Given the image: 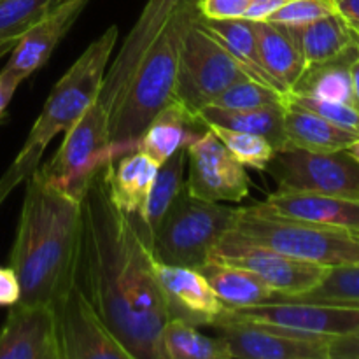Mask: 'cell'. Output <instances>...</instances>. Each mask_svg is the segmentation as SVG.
<instances>
[{"label":"cell","mask_w":359,"mask_h":359,"mask_svg":"<svg viewBox=\"0 0 359 359\" xmlns=\"http://www.w3.org/2000/svg\"><path fill=\"white\" fill-rule=\"evenodd\" d=\"M351 81H353V102L359 111V56L351 65Z\"/></svg>","instance_id":"obj_44"},{"label":"cell","mask_w":359,"mask_h":359,"mask_svg":"<svg viewBox=\"0 0 359 359\" xmlns=\"http://www.w3.org/2000/svg\"><path fill=\"white\" fill-rule=\"evenodd\" d=\"M297 300L359 305V265L332 266L314 290Z\"/></svg>","instance_id":"obj_32"},{"label":"cell","mask_w":359,"mask_h":359,"mask_svg":"<svg viewBox=\"0 0 359 359\" xmlns=\"http://www.w3.org/2000/svg\"><path fill=\"white\" fill-rule=\"evenodd\" d=\"M238 210L196 198L184 186L151 237V255L165 265L200 269L214 245L233 228Z\"/></svg>","instance_id":"obj_6"},{"label":"cell","mask_w":359,"mask_h":359,"mask_svg":"<svg viewBox=\"0 0 359 359\" xmlns=\"http://www.w3.org/2000/svg\"><path fill=\"white\" fill-rule=\"evenodd\" d=\"M209 258L249 270L279 293L280 298H297L309 293L325 279L330 270L328 266L304 262L276 249L252 244L237 237L231 230L214 245Z\"/></svg>","instance_id":"obj_11"},{"label":"cell","mask_w":359,"mask_h":359,"mask_svg":"<svg viewBox=\"0 0 359 359\" xmlns=\"http://www.w3.org/2000/svg\"><path fill=\"white\" fill-rule=\"evenodd\" d=\"M60 2H65V0H58V4H60Z\"/></svg>","instance_id":"obj_47"},{"label":"cell","mask_w":359,"mask_h":359,"mask_svg":"<svg viewBox=\"0 0 359 359\" xmlns=\"http://www.w3.org/2000/svg\"><path fill=\"white\" fill-rule=\"evenodd\" d=\"M186 189L196 198L237 203L249 195L245 167L207 126L186 144Z\"/></svg>","instance_id":"obj_13"},{"label":"cell","mask_w":359,"mask_h":359,"mask_svg":"<svg viewBox=\"0 0 359 359\" xmlns=\"http://www.w3.org/2000/svg\"><path fill=\"white\" fill-rule=\"evenodd\" d=\"M111 161L93 172L79 196L72 280L132 359H158L167 304L149 248L111 198Z\"/></svg>","instance_id":"obj_1"},{"label":"cell","mask_w":359,"mask_h":359,"mask_svg":"<svg viewBox=\"0 0 359 359\" xmlns=\"http://www.w3.org/2000/svg\"><path fill=\"white\" fill-rule=\"evenodd\" d=\"M219 321L258 323L302 335L335 339L359 333V305L280 298L252 307L224 309Z\"/></svg>","instance_id":"obj_10"},{"label":"cell","mask_w":359,"mask_h":359,"mask_svg":"<svg viewBox=\"0 0 359 359\" xmlns=\"http://www.w3.org/2000/svg\"><path fill=\"white\" fill-rule=\"evenodd\" d=\"M356 30H358V34H359V27H358V28H356Z\"/></svg>","instance_id":"obj_48"},{"label":"cell","mask_w":359,"mask_h":359,"mask_svg":"<svg viewBox=\"0 0 359 359\" xmlns=\"http://www.w3.org/2000/svg\"><path fill=\"white\" fill-rule=\"evenodd\" d=\"M21 182H23V177H21V175L9 165V168H7V170L4 172L2 177H0V205H2L4 200L11 195V191H13L16 186H20Z\"/></svg>","instance_id":"obj_42"},{"label":"cell","mask_w":359,"mask_h":359,"mask_svg":"<svg viewBox=\"0 0 359 359\" xmlns=\"http://www.w3.org/2000/svg\"><path fill=\"white\" fill-rule=\"evenodd\" d=\"M358 56L359 46L351 48L339 58L307 67L291 91L326 98V100L344 102V104H351L354 107L351 65Z\"/></svg>","instance_id":"obj_30"},{"label":"cell","mask_w":359,"mask_h":359,"mask_svg":"<svg viewBox=\"0 0 359 359\" xmlns=\"http://www.w3.org/2000/svg\"><path fill=\"white\" fill-rule=\"evenodd\" d=\"M252 0H196V9L203 20H237L244 18Z\"/></svg>","instance_id":"obj_37"},{"label":"cell","mask_w":359,"mask_h":359,"mask_svg":"<svg viewBox=\"0 0 359 359\" xmlns=\"http://www.w3.org/2000/svg\"><path fill=\"white\" fill-rule=\"evenodd\" d=\"M58 0H0V39L18 41Z\"/></svg>","instance_id":"obj_34"},{"label":"cell","mask_w":359,"mask_h":359,"mask_svg":"<svg viewBox=\"0 0 359 359\" xmlns=\"http://www.w3.org/2000/svg\"><path fill=\"white\" fill-rule=\"evenodd\" d=\"M79 200L46 181L35 168L27 179L9 266L25 304H51L72 280Z\"/></svg>","instance_id":"obj_2"},{"label":"cell","mask_w":359,"mask_h":359,"mask_svg":"<svg viewBox=\"0 0 359 359\" xmlns=\"http://www.w3.org/2000/svg\"><path fill=\"white\" fill-rule=\"evenodd\" d=\"M118 37L119 28L116 25L109 27L81 53L79 58L53 86L23 147L11 163L23 181L39 167L51 140L60 133H65L98 100Z\"/></svg>","instance_id":"obj_4"},{"label":"cell","mask_w":359,"mask_h":359,"mask_svg":"<svg viewBox=\"0 0 359 359\" xmlns=\"http://www.w3.org/2000/svg\"><path fill=\"white\" fill-rule=\"evenodd\" d=\"M188 0H147L142 13L137 18L132 30L126 34L118 55L109 63L107 72H105L98 102L107 109L109 116L118 107L119 100H121L128 83L132 81L142 56L146 55L151 44L156 41L165 25L172 20V16Z\"/></svg>","instance_id":"obj_15"},{"label":"cell","mask_w":359,"mask_h":359,"mask_svg":"<svg viewBox=\"0 0 359 359\" xmlns=\"http://www.w3.org/2000/svg\"><path fill=\"white\" fill-rule=\"evenodd\" d=\"M109 111L95 102L65 132L56 153L37 167L39 174L79 200L84 186L93 172L107 161L119 156L111 140Z\"/></svg>","instance_id":"obj_8"},{"label":"cell","mask_w":359,"mask_h":359,"mask_svg":"<svg viewBox=\"0 0 359 359\" xmlns=\"http://www.w3.org/2000/svg\"><path fill=\"white\" fill-rule=\"evenodd\" d=\"M196 16V0L182 4L140 60L118 107L109 119L111 140L119 154L137 149V140L147 125L165 105L174 100L181 42Z\"/></svg>","instance_id":"obj_3"},{"label":"cell","mask_w":359,"mask_h":359,"mask_svg":"<svg viewBox=\"0 0 359 359\" xmlns=\"http://www.w3.org/2000/svg\"><path fill=\"white\" fill-rule=\"evenodd\" d=\"M21 83H23V79L11 72V70H7L6 67L0 70V119H6L7 105L13 100L14 93H16Z\"/></svg>","instance_id":"obj_40"},{"label":"cell","mask_w":359,"mask_h":359,"mask_svg":"<svg viewBox=\"0 0 359 359\" xmlns=\"http://www.w3.org/2000/svg\"><path fill=\"white\" fill-rule=\"evenodd\" d=\"M186 147L175 151L165 163L160 165L158 174L154 177L153 188H151L149 198H147L146 209L140 219H133L137 231L149 248L151 237L156 231L158 224L161 223L167 210L170 209L172 202L177 198L179 193L186 186Z\"/></svg>","instance_id":"obj_28"},{"label":"cell","mask_w":359,"mask_h":359,"mask_svg":"<svg viewBox=\"0 0 359 359\" xmlns=\"http://www.w3.org/2000/svg\"><path fill=\"white\" fill-rule=\"evenodd\" d=\"M88 2L90 0H65L49 9L41 20L21 34L11 49V58L6 63V69L23 81L42 69Z\"/></svg>","instance_id":"obj_18"},{"label":"cell","mask_w":359,"mask_h":359,"mask_svg":"<svg viewBox=\"0 0 359 359\" xmlns=\"http://www.w3.org/2000/svg\"><path fill=\"white\" fill-rule=\"evenodd\" d=\"M346 153L349 154L351 158H354V160H356L359 163V137L356 140H353V142H351L349 146L346 147Z\"/></svg>","instance_id":"obj_45"},{"label":"cell","mask_w":359,"mask_h":359,"mask_svg":"<svg viewBox=\"0 0 359 359\" xmlns=\"http://www.w3.org/2000/svg\"><path fill=\"white\" fill-rule=\"evenodd\" d=\"M300 46L305 69L339 58L351 48L359 46L356 28L339 13L330 14L304 27H290Z\"/></svg>","instance_id":"obj_24"},{"label":"cell","mask_w":359,"mask_h":359,"mask_svg":"<svg viewBox=\"0 0 359 359\" xmlns=\"http://www.w3.org/2000/svg\"><path fill=\"white\" fill-rule=\"evenodd\" d=\"M337 11L346 18L354 28L359 27V0H335Z\"/></svg>","instance_id":"obj_43"},{"label":"cell","mask_w":359,"mask_h":359,"mask_svg":"<svg viewBox=\"0 0 359 359\" xmlns=\"http://www.w3.org/2000/svg\"><path fill=\"white\" fill-rule=\"evenodd\" d=\"M0 359H60L51 304L11 305L0 330Z\"/></svg>","instance_id":"obj_17"},{"label":"cell","mask_w":359,"mask_h":359,"mask_svg":"<svg viewBox=\"0 0 359 359\" xmlns=\"http://www.w3.org/2000/svg\"><path fill=\"white\" fill-rule=\"evenodd\" d=\"M158 359H231L219 335L207 337L198 326L182 319H168L158 335Z\"/></svg>","instance_id":"obj_29"},{"label":"cell","mask_w":359,"mask_h":359,"mask_svg":"<svg viewBox=\"0 0 359 359\" xmlns=\"http://www.w3.org/2000/svg\"><path fill=\"white\" fill-rule=\"evenodd\" d=\"M51 307L60 359H132L74 280Z\"/></svg>","instance_id":"obj_12"},{"label":"cell","mask_w":359,"mask_h":359,"mask_svg":"<svg viewBox=\"0 0 359 359\" xmlns=\"http://www.w3.org/2000/svg\"><path fill=\"white\" fill-rule=\"evenodd\" d=\"M330 359H359V333L332 339Z\"/></svg>","instance_id":"obj_39"},{"label":"cell","mask_w":359,"mask_h":359,"mask_svg":"<svg viewBox=\"0 0 359 359\" xmlns=\"http://www.w3.org/2000/svg\"><path fill=\"white\" fill-rule=\"evenodd\" d=\"M21 300V286L11 266H0V307H11Z\"/></svg>","instance_id":"obj_38"},{"label":"cell","mask_w":359,"mask_h":359,"mask_svg":"<svg viewBox=\"0 0 359 359\" xmlns=\"http://www.w3.org/2000/svg\"><path fill=\"white\" fill-rule=\"evenodd\" d=\"M154 273L167 304L168 319H182L195 326H214L224 305L198 269L165 265L154 259Z\"/></svg>","instance_id":"obj_16"},{"label":"cell","mask_w":359,"mask_h":359,"mask_svg":"<svg viewBox=\"0 0 359 359\" xmlns=\"http://www.w3.org/2000/svg\"><path fill=\"white\" fill-rule=\"evenodd\" d=\"M335 13H339L335 0H290L277 9L269 21L286 27H304Z\"/></svg>","instance_id":"obj_36"},{"label":"cell","mask_w":359,"mask_h":359,"mask_svg":"<svg viewBox=\"0 0 359 359\" xmlns=\"http://www.w3.org/2000/svg\"><path fill=\"white\" fill-rule=\"evenodd\" d=\"M252 209L269 216L307 221L359 233V198L277 189L262 203L252 205Z\"/></svg>","instance_id":"obj_19"},{"label":"cell","mask_w":359,"mask_h":359,"mask_svg":"<svg viewBox=\"0 0 359 359\" xmlns=\"http://www.w3.org/2000/svg\"><path fill=\"white\" fill-rule=\"evenodd\" d=\"M198 270L205 276L214 293L228 311L270 304L280 298V294L266 286L259 277L241 266L209 258L205 265L200 266Z\"/></svg>","instance_id":"obj_23"},{"label":"cell","mask_w":359,"mask_h":359,"mask_svg":"<svg viewBox=\"0 0 359 359\" xmlns=\"http://www.w3.org/2000/svg\"><path fill=\"white\" fill-rule=\"evenodd\" d=\"M16 42L18 41H2V39H0V46H14Z\"/></svg>","instance_id":"obj_46"},{"label":"cell","mask_w":359,"mask_h":359,"mask_svg":"<svg viewBox=\"0 0 359 359\" xmlns=\"http://www.w3.org/2000/svg\"><path fill=\"white\" fill-rule=\"evenodd\" d=\"M231 359H330V337L302 335L248 321L214 325Z\"/></svg>","instance_id":"obj_14"},{"label":"cell","mask_w":359,"mask_h":359,"mask_svg":"<svg viewBox=\"0 0 359 359\" xmlns=\"http://www.w3.org/2000/svg\"><path fill=\"white\" fill-rule=\"evenodd\" d=\"M266 172L279 189L359 198V163L342 151L287 146L273 153Z\"/></svg>","instance_id":"obj_9"},{"label":"cell","mask_w":359,"mask_h":359,"mask_svg":"<svg viewBox=\"0 0 359 359\" xmlns=\"http://www.w3.org/2000/svg\"><path fill=\"white\" fill-rule=\"evenodd\" d=\"M237 237L323 266L359 265V233L287 219L242 207L231 228Z\"/></svg>","instance_id":"obj_5"},{"label":"cell","mask_w":359,"mask_h":359,"mask_svg":"<svg viewBox=\"0 0 359 359\" xmlns=\"http://www.w3.org/2000/svg\"><path fill=\"white\" fill-rule=\"evenodd\" d=\"M252 23L263 67L284 90L291 91L305 70L304 56L293 30L269 20Z\"/></svg>","instance_id":"obj_22"},{"label":"cell","mask_w":359,"mask_h":359,"mask_svg":"<svg viewBox=\"0 0 359 359\" xmlns=\"http://www.w3.org/2000/svg\"><path fill=\"white\" fill-rule=\"evenodd\" d=\"M4 121V119H0V123H2Z\"/></svg>","instance_id":"obj_49"},{"label":"cell","mask_w":359,"mask_h":359,"mask_svg":"<svg viewBox=\"0 0 359 359\" xmlns=\"http://www.w3.org/2000/svg\"><path fill=\"white\" fill-rule=\"evenodd\" d=\"M284 107L286 104H276L259 109L235 111V109L205 105L196 112V118L203 126H221V128L265 137L273 149L279 151L287 147L286 132H284Z\"/></svg>","instance_id":"obj_25"},{"label":"cell","mask_w":359,"mask_h":359,"mask_svg":"<svg viewBox=\"0 0 359 359\" xmlns=\"http://www.w3.org/2000/svg\"><path fill=\"white\" fill-rule=\"evenodd\" d=\"M251 79L228 49L195 18L181 42L174 98L193 114L219 97L228 86Z\"/></svg>","instance_id":"obj_7"},{"label":"cell","mask_w":359,"mask_h":359,"mask_svg":"<svg viewBox=\"0 0 359 359\" xmlns=\"http://www.w3.org/2000/svg\"><path fill=\"white\" fill-rule=\"evenodd\" d=\"M290 0H252V4L249 6V9L245 11L244 20L249 21H263L269 20L277 9L284 6Z\"/></svg>","instance_id":"obj_41"},{"label":"cell","mask_w":359,"mask_h":359,"mask_svg":"<svg viewBox=\"0 0 359 359\" xmlns=\"http://www.w3.org/2000/svg\"><path fill=\"white\" fill-rule=\"evenodd\" d=\"M200 21L228 49V53L241 63V67L249 74L251 79L266 84L273 90L283 91V93H290L263 67L252 21L244 20V18H237V20H203L202 16H200Z\"/></svg>","instance_id":"obj_27"},{"label":"cell","mask_w":359,"mask_h":359,"mask_svg":"<svg viewBox=\"0 0 359 359\" xmlns=\"http://www.w3.org/2000/svg\"><path fill=\"white\" fill-rule=\"evenodd\" d=\"M160 165L139 149L119 154L109 167V191L119 210L140 219Z\"/></svg>","instance_id":"obj_20"},{"label":"cell","mask_w":359,"mask_h":359,"mask_svg":"<svg viewBox=\"0 0 359 359\" xmlns=\"http://www.w3.org/2000/svg\"><path fill=\"white\" fill-rule=\"evenodd\" d=\"M287 100L321 116V118L328 119L333 125H339L342 128L351 130V132L359 133V111L351 104L326 100V98L312 97V95L305 93H294V91L287 93Z\"/></svg>","instance_id":"obj_35"},{"label":"cell","mask_w":359,"mask_h":359,"mask_svg":"<svg viewBox=\"0 0 359 359\" xmlns=\"http://www.w3.org/2000/svg\"><path fill=\"white\" fill-rule=\"evenodd\" d=\"M284 132L287 146L311 151H342L359 137L290 100L284 107Z\"/></svg>","instance_id":"obj_26"},{"label":"cell","mask_w":359,"mask_h":359,"mask_svg":"<svg viewBox=\"0 0 359 359\" xmlns=\"http://www.w3.org/2000/svg\"><path fill=\"white\" fill-rule=\"evenodd\" d=\"M207 128L212 130L219 137V140L226 146V149L245 168L266 170L273 153H276L273 146L265 137L255 135V133L237 132V130L221 128V126H207Z\"/></svg>","instance_id":"obj_31"},{"label":"cell","mask_w":359,"mask_h":359,"mask_svg":"<svg viewBox=\"0 0 359 359\" xmlns=\"http://www.w3.org/2000/svg\"><path fill=\"white\" fill-rule=\"evenodd\" d=\"M196 128L205 126L198 121L196 114L174 98L147 125L140 139L137 140V149L161 165L175 151L186 147V144L196 135Z\"/></svg>","instance_id":"obj_21"},{"label":"cell","mask_w":359,"mask_h":359,"mask_svg":"<svg viewBox=\"0 0 359 359\" xmlns=\"http://www.w3.org/2000/svg\"><path fill=\"white\" fill-rule=\"evenodd\" d=\"M287 93L258 83L255 79H242L228 86L219 97L214 98L209 105L219 109H259L266 105L286 104Z\"/></svg>","instance_id":"obj_33"}]
</instances>
